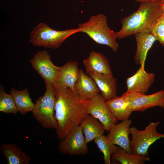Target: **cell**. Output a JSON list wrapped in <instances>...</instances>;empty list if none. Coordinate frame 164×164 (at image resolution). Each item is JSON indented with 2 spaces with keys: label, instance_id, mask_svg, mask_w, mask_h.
Returning a JSON list of instances; mask_svg holds the SVG:
<instances>
[{
  "label": "cell",
  "instance_id": "obj_14",
  "mask_svg": "<svg viewBox=\"0 0 164 164\" xmlns=\"http://www.w3.org/2000/svg\"><path fill=\"white\" fill-rule=\"evenodd\" d=\"M83 63L86 73L89 76L94 73L112 75L108 59L101 53L91 52L88 57L83 60Z\"/></svg>",
  "mask_w": 164,
  "mask_h": 164
},
{
  "label": "cell",
  "instance_id": "obj_7",
  "mask_svg": "<svg viewBox=\"0 0 164 164\" xmlns=\"http://www.w3.org/2000/svg\"><path fill=\"white\" fill-rule=\"evenodd\" d=\"M122 95L125 97L132 112H143L155 107L164 108L163 90L149 95L136 92H125Z\"/></svg>",
  "mask_w": 164,
  "mask_h": 164
},
{
  "label": "cell",
  "instance_id": "obj_8",
  "mask_svg": "<svg viewBox=\"0 0 164 164\" xmlns=\"http://www.w3.org/2000/svg\"><path fill=\"white\" fill-rule=\"evenodd\" d=\"M87 143L80 125L63 139L58 145L60 152L70 155H84L88 152Z\"/></svg>",
  "mask_w": 164,
  "mask_h": 164
},
{
  "label": "cell",
  "instance_id": "obj_18",
  "mask_svg": "<svg viewBox=\"0 0 164 164\" xmlns=\"http://www.w3.org/2000/svg\"><path fill=\"white\" fill-rule=\"evenodd\" d=\"M0 151L7 164H29L31 161L30 157L14 143H3Z\"/></svg>",
  "mask_w": 164,
  "mask_h": 164
},
{
  "label": "cell",
  "instance_id": "obj_13",
  "mask_svg": "<svg viewBox=\"0 0 164 164\" xmlns=\"http://www.w3.org/2000/svg\"><path fill=\"white\" fill-rule=\"evenodd\" d=\"M131 120L128 119L114 125L109 132L107 137L113 144L119 146L127 152L132 154L129 138Z\"/></svg>",
  "mask_w": 164,
  "mask_h": 164
},
{
  "label": "cell",
  "instance_id": "obj_1",
  "mask_svg": "<svg viewBox=\"0 0 164 164\" xmlns=\"http://www.w3.org/2000/svg\"><path fill=\"white\" fill-rule=\"evenodd\" d=\"M89 101L81 97L70 88L55 89V112L57 124L55 131L58 139H63L80 125L88 114Z\"/></svg>",
  "mask_w": 164,
  "mask_h": 164
},
{
  "label": "cell",
  "instance_id": "obj_19",
  "mask_svg": "<svg viewBox=\"0 0 164 164\" xmlns=\"http://www.w3.org/2000/svg\"><path fill=\"white\" fill-rule=\"evenodd\" d=\"M80 125L87 143L103 135L105 131L101 123L89 114L83 120Z\"/></svg>",
  "mask_w": 164,
  "mask_h": 164
},
{
  "label": "cell",
  "instance_id": "obj_10",
  "mask_svg": "<svg viewBox=\"0 0 164 164\" xmlns=\"http://www.w3.org/2000/svg\"><path fill=\"white\" fill-rule=\"evenodd\" d=\"M30 62L32 67L43 79L46 85L53 84L60 67L53 63L46 50L37 51Z\"/></svg>",
  "mask_w": 164,
  "mask_h": 164
},
{
  "label": "cell",
  "instance_id": "obj_25",
  "mask_svg": "<svg viewBox=\"0 0 164 164\" xmlns=\"http://www.w3.org/2000/svg\"><path fill=\"white\" fill-rule=\"evenodd\" d=\"M150 31L164 46V17L161 13L152 26Z\"/></svg>",
  "mask_w": 164,
  "mask_h": 164
},
{
  "label": "cell",
  "instance_id": "obj_3",
  "mask_svg": "<svg viewBox=\"0 0 164 164\" xmlns=\"http://www.w3.org/2000/svg\"><path fill=\"white\" fill-rule=\"evenodd\" d=\"M80 32H84L96 43L107 45L113 51L119 48L115 32L108 27L107 17L102 13L91 16L86 22L79 24Z\"/></svg>",
  "mask_w": 164,
  "mask_h": 164
},
{
  "label": "cell",
  "instance_id": "obj_20",
  "mask_svg": "<svg viewBox=\"0 0 164 164\" xmlns=\"http://www.w3.org/2000/svg\"><path fill=\"white\" fill-rule=\"evenodd\" d=\"M106 102L117 120L122 121L129 119L132 111L124 96L122 95L120 97L116 96L112 99L106 101Z\"/></svg>",
  "mask_w": 164,
  "mask_h": 164
},
{
  "label": "cell",
  "instance_id": "obj_4",
  "mask_svg": "<svg viewBox=\"0 0 164 164\" xmlns=\"http://www.w3.org/2000/svg\"><path fill=\"white\" fill-rule=\"evenodd\" d=\"M80 31L78 27L63 30H55L45 23L40 22L31 32L30 42L36 46L56 49L68 37Z\"/></svg>",
  "mask_w": 164,
  "mask_h": 164
},
{
  "label": "cell",
  "instance_id": "obj_11",
  "mask_svg": "<svg viewBox=\"0 0 164 164\" xmlns=\"http://www.w3.org/2000/svg\"><path fill=\"white\" fill-rule=\"evenodd\" d=\"M79 69L78 63L70 61L60 67L53 85L56 89L70 88L74 91V86L78 80Z\"/></svg>",
  "mask_w": 164,
  "mask_h": 164
},
{
  "label": "cell",
  "instance_id": "obj_2",
  "mask_svg": "<svg viewBox=\"0 0 164 164\" xmlns=\"http://www.w3.org/2000/svg\"><path fill=\"white\" fill-rule=\"evenodd\" d=\"M161 2L140 3L136 11L121 19V29L115 32L117 38L122 39L138 32L150 31L161 14Z\"/></svg>",
  "mask_w": 164,
  "mask_h": 164
},
{
  "label": "cell",
  "instance_id": "obj_21",
  "mask_svg": "<svg viewBox=\"0 0 164 164\" xmlns=\"http://www.w3.org/2000/svg\"><path fill=\"white\" fill-rule=\"evenodd\" d=\"M10 93L13 98L18 112L22 115L32 112L34 104L30 97L27 88L19 91L12 88Z\"/></svg>",
  "mask_w": 164,
  "mask_h": 164
},
{
  "label": "cell",
  "instance_id": "obj_26",
  "mask_svg": "<svg viewBox=\"0 0 164 164\" xmlns=\"http://www.w3.org/2000/svg\"><path fill=\"white\" fill-rule=\"evenodd\" d=\"M136 2H141L156 3L161 2L162 0H135Z\"/></svg>",
  "mask_w": 164,
  "mask_h": 164
},
{
  "label": "cell",
  "instance_id": "obj_6",
  "mask_svg": "<svg viewBox=\"0 0 164 164\" xmlns=\"http://www.w3.org/2000/svg\"><path fill=\"white\" fill-rule=\"evenodd\" d=\"M159 121L151 122L143 130H139L135 127L130 128V133L132 136L130 142L132 154L148 156V149L156 140L164 138V134L157 130Z\"/></svg>",
  "mask_w": 164,
  "mask_h": 164
},
{
  "label": "cell",
  "instance_id": "obj_15",
  "mask_svg": "<svg viewBox=\"0 0 164 164\" xmlns=\"http://www.w3.org/2000/svg\"><path fill=\"white\" fill-rule=\"evenodd\" d=\"M135 35L137 48L134 60L136 64L144 67L147 53L156 39L150 31L139 32Z\"/></svg>",
  "mask_w": 164,
  "mask_h": 164
},
{
  "label": "cell",
  "instance_id": "obj_27",
  "mask_svg": "<svg viewBox=\"0 0 164 164\" xmlns=\"http://www.w3.org/2000/svg\"><path fill=\"white\" fill-rule=\"evenodd\" d=\"M160 9L161 13L164 17V0H162L161 2Z\"/></svg>",
  "mask_w": 164,
  "mask_h": 164
},
{
  "label": "cell",
  "instance_id": "obj_23",
  "mask_svg": "<svg viewBox=\"0 0 164 164\" xmlns=\"http://www.w3.org/2000/svg\"><path fill=\"white\" fill-rule=\"evenodd\" d=\"M98 148L103 154L105 164H110L111 157L118 148V145L111 143L104 134L94 140Z\"/></svg>",
  "mask_w": 164,
  "mask_h": 164
},
{
  "label": "cell",
  "instance_id": "obj_24",
  "mask_svg": "<svg viewBox=\"0 0 164 164\" xmlns=\"http://www.w3.org/2000/svg\"><path fill=\"white\" fill-rule=\"evenodd\" d=\"M0 111L15 115L18 112L12 95L6 93L2 85L0 88Z\"/></svg>",
  "mask_w": 164,
  "mask_h": 164
},
{
  "label": "cell",
  "instance_id": "obj_17",
  "mask_svg": "<svg viewBox=\"0 0 164 164\" xmlns=\"http://www.w3.org/2000/svg\"><path fill=\"white\" fill-rule=\"evenodd\" d=\"M94 81L106 101L117 96V79L112 75L94 73L89 75Z\"/></svg>",
  "mask_w": 164,
  "mask_h": 164
},
{
  "label": "cell",
  "instance_id": "obj_16",
  "mask_svg": "<svg viewBox=\"0 0 164 164\" xmlns=\"http://www.w3.org/2000/svg\"><path fill=\"white\" fill-rule=\"evenodd\" d=\"M75 92L80 97L90 100L100 90L94 80L79 69V75L74 86Z\"/></svg>",
  "mask_w": 164,
  "mask_h": 164
},
{
  "label": "cell",
  "instance_id": "obj_5",
  "mask_svg": "<svg viewBox=\"0 0 164 164\" xmlns=\"http://www.w3.org/2000/svg\"><path fill=\"white\" fill-rule=\"evenodd\" d=\"M45 94L36 101L32 111L34 118L46 129H55L57 124L55 117V89L53 84L46 85Z\"/></svg>",
  "mask_w": 164,
  "mask_h": 164
},
{
  "label": "cell",
  "instance_id": "obj_9",
  "mask_svg": "<svg viewBox=\"0 0 164 164\" xmlns=\"http://www.w3.org/2000/svg\"><path fill=\"white\" fill-rule=\"evenodd\" d=\"M106 101L101 94H96L90 100L87 113L97 119L104 126L105 131L109 132L117 124V120L107 105Z\"/></svg>",
  "mask_w": 164,
  "mask_h": 164
},
{
  "label": "cell",
  "instance_id": "obj_12",
  "mask_svg": "<svg viewBox=\"0 0 164 164\" xmlns=\"http://www.w3.org/2000/svg\"><path fill=\"white\" fill-rule=\"evenodd\" d=\"M155 75L147 72L144 67L140 66L133 76L126 80V93L136 92L145 94L154 82Z\"/></svg>",
  "mask_w": 164,
  "mask_h": 164
},
{
  "label": "cell",
  "instance_id": "obj_22",
  "mask_svg": "<svg viewBox=\"0 0 164 164\" xmlns=\"http://www.w3.org/2000/svg\"><path fill=\"white\" fill-rule=\"evenodd\" d=\"M112 155L114 160L121 164H144L145 162L150 160L148 156L129 153L119 146Z\"/></svg>",
  "mask_w": 164,
  "mask_h": 164
}]
</instances>
